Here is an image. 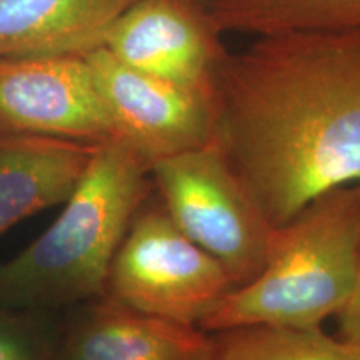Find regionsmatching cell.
<instances>
[{
	"mask_svg": "<svg viewBox=\"0 0 360 360\" xmlns=\"http://www.w3.org/2000/svg\"><path fill=\"white\" fill-rule=\"evenodd\" d=\"M150 188V169L127 142L97 143L60 215L0 264V307L35 310L102 297L112 260Z\"/></svg>",
	"mask_w": 360,
	"mask_h": 360,
	"instance_id": "7a4b0ae2",
	"label": "cell"
},
{
	"mask_svg": "<svg viewBox=\"0 0 360 360\" xmlns=\"http://www.w3.org/2000/svg\"><path fill=\"white\" fill-rule=\"evenodd\" d=\"M217 334L214 360H360V344L321 327L247 326Z\"/></svg>",
	"mask_w": 360,
	"mask_h": 360,
	"instance_id": "4fadbf2b",
	"label": "cell"
},
{
	"mask_svg": "<svg viewBox=\"0 0 360 360\" xmlns=\"http://www.w3.org/2000/svg\"><path fill=\"white\" fill-rule=\"evenodd\" d=\"M215 337L102 295L70 327L56 360H214Z\"/></svg>",
	"mask_w": 360,
	"mask_h": 360,
	"instance_id": "9c48e42d",
	"label": "cell"
},
{
	"mask_svg": "<svg viewBox=\"0 0 360 360\" xmlns=\"http://www.w3.org/2000/svg\"><path fill=\"white\" fill-rule=\"evenodd\" d=\"M224 34L193 0H137L105 35L117 60L188 89L214 92L227 56Z\"/></svg>",
	"mask_w": 360,
	"mask_h": 360,
	"instance_id": "ba28073f",
	"label": "cell"
},
{
	"mask_svg": "<svg viewBox=\"0 0 360 360\" xmlns=\"http://www.w3.org/2000/svg\"><path fill=\"white\" fill-rule=\"evenodd\" d=\"M360 249V184L322 193L274 231L262 270L233 287L202 330L321 327L352 292Z\"/></svg>",
	"mask_w": 360,
	"mask_h": 360,
	"instance_id": "3957f363",
	"label": "cell"
},
{
	"mask_svg": "<svg viewBox=\"0 0 360 360\" xmlns=\"http://www.w3.org/2000/svg\"><path fill=\"white\" fill-rule=\"evenodd\" d=\"M137 0H0V58L85 57Z\"/></svg>",
	"mask_w": 360,
	"mask_h": 360,
	"instance_id": "8fae6325",
	"label": "cell"
},
{
	"mask_svg": "<svg viewBox=\"0 0 360 360\" xmlns=\"http://www.w3.org/2000/svg\"><path fill=\"white\" fill-rule=\"evenodd\" d=\"M96 148L92 142L49 135H0V237L22 220L64 204Z\"/></svg>",
	"mask_w": 360,
	"mask_h": 360,
	"instance_id": "30bf717a",
	"label": "cell"
},
{
	"mask_svg": "<svg viewBox=\"0 0 360 360\" xmlns=\"http://www.w3.org/2000/svg\"><path fill=\"white\" fill-rule=\"evenodd\" d=\"M233 282L160 200L143 202L112 260L103 295L142 314L200 327Z\"/></svg>",
	"mask_w": 360,
	"mask_h": 360,
	"instance_id": "5b68a950",
	"label": "cell"
},
{
	"mask_svg": "<svg viewBox=\"0 0 360 360\" xmlns=\"http://www.w3.org/2000/svg\"><path fill=\"white\" fill-rule=\"evenodd\" d=\"M0 360H56V355L35 322L0 307Z\"/></svg>",
	"mask_w": 360,
	"mask_h": 360,
	"instance_id": "5bb4252c",
	"label": "cell"
},
{
	"mask_svg": "<svg viewBox=\"0 0 360 360\" xmlns=\"http://www.w3.org/2000/svg\"><path fill=\"white\" fill-rule=\"evenodd\" d=\"M152 186L174 224L212 255L233 287L250 282L267 260L274 231L217 141L150 169Z\"/></svg>",
	"mask_w": 360,
	"mask_h": 360,
	"instance_id": "277c9868",
	"label": "cell"
},
{
	"mask_svg": "<svg viewBox=\"0 0 360 360\" xmlns=\"http://www.w3.org/2000/svg\"><path fill=\"white\" fill-rule=\"evenodd\" d=\"M0 135L98 143L115 127L85 57L0 58Z\"/></svg>",
	"mask_w": 360,
	"mask_h": 360,
	"instance_id": "52a82bcc",
	"label": "cell"
},
{
	"mask_svg": "<svg viewBox=\"0 0 360 360\" xmlns=\"http://www.w3.org/2000/svg\"><path fill=\"white\" fill-rule=\"evenodd\" d=\"M337 319H339L340 339L360 344V249L352 292H350L349 300L337 315Z\"/></svg>",
	"mask_w": 360,
	"mask_h": 360,
	"instance_id": "9a60e30c",
	"label": "cell"
},
{
	"mask_svg": "<svg viewBox=\"0 0 360 360\" xmlns=\"http://www.w3.org/2000/svg\"><path fill=\"white\" fill-rule=\"evenodd\" d=\"M205 8L224 35L360 30V0H207Z\"/></svg>",
	"mask_w": 360,
	"mask_h": 360,
	"instance_id": "7c38bea8",
	"label": "cell"
},
{
	"mask_svg": "<svg viewBox=\"0 0 360 360\" xmlns=\"http://www.w3.org/2000/svg\"><path fill=\"white\" fill-rule=\"evenodd\" d=\"M122 139L152 169L215 139L214 92L188 89L117 60L107 49L85 56Z\"/></svg>",
	"mask_w": 360,
	"mask_h": 360,
	"instance_id": "8992f818",
	"label": "cell"
},
{
	"mask_svg": "<svg viewBox=\"0 0 360 360\" xmlns=\"http://www.w3.org/2000/svg\"><path fill=\"white\" fill-rule=\"evenodd\" d=\"M215 141L274 229L360 184V30L255 37L214 80Z\"/></svg>",
	"mask_w": 360,
	"mask_h": 360,
	"instance_id": "6da1fadb",
	"label": "cell"
},
{
	"mask_svg": "<svg viewBox=\"0 0 360 360\" xmlns=\"http://www.w3.org/2000/svg\"><path fill=\"white\" fill-rule=\"evenodd\" d=\"M193 2H197V4H202V6H207V0H193Z\"/></svg>",
	"mask_w": 360,
	"mask_h": 360,
	"instance_id": "2e32d148",
	"label": "cell"
}]
</instances>
